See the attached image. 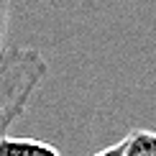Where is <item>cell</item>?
<instances>
[{
    "label": "cell",
    "instance_id": "obj_1",
    "mask_svg": "<svg viewBox=\"0 0 156 156\" xmlns=\"http://www.w3.org/2000/svg\"><path fill=\"white\" fill-rule=\"evenodd\" d=\"M46 74L49 64L38 49L13 46L0 54V138L26 113Z\"/></svg>",
    "mask_w": 156,
    "mask_h": 156
},
{
    "label": "cell",
    "instance_id": "obj_2",
    "mask_svg": "<svg viewBox=\"0 0 156 156\" xmlns=\"http://www.w3.org/2000/svg\"><path fill=\"white\" fill-rule=\"evenodd\" d=\"M0 156H62L59 148L41 138L26 136H3L0 138Z\"/></svg>",
    "mask_w": 156,
    "mask_h": 156
},
{
    "label": "cell",
    "instance_id": "obj_3",
    "mask_svg": "<svg viewBox=\"0 0 156 156\" xmlns=\"http://www.w3.org/2000/svg\"><path fill=\"white\" fill-rule=\"evenodd\" d=\"M123 156H156V131L133 128L123 138Z\"/></svg>",
    "mask_w": 156,
    "mask_h": 156
},
{
    "label": "cell",
    "instance_id": "obj_4",
    "mask_svg": "<svg viewBox=\"0 0 156 156\" xmlns=\"http://www.w3.org/2000/svg\"><path fill=\"white\" fill-rule=\"evenodd\" d=\"M8 26H10V0H0V54L5 51Z\"/></svg>",
    "mask_w": 156,
    "mask_h": 156
},
{
    "label": "cell",
    "instance_id": "obj_5",
    "mask_svg": "<svg viewBox=\"0 0 156 156\" xmlns=\"http://www.w3.org/2000/svg\"><path fill=\"white\" fill-rule=\"evenodd\" d=\"M92 156H123V138L118 141V144H113V146H108V148H102V151H97Z\"/></svg>",
    "mask_w": 156,
    "mask_h": 156
}]
</instances>
